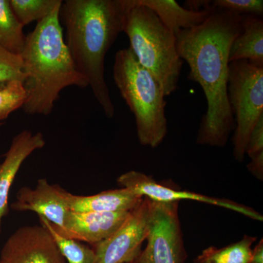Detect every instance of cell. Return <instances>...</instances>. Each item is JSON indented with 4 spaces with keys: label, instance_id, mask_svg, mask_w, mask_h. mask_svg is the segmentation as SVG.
<instances>
[{
    "label": "cell",
    "instance_id": "1",
    "mask_svg": "<svg viewBox=\"0 0 263 263\" xmlns=\"http://www.w3.org/2000/svg\"><path fill=\"white\" fill-rule=\"evenodd\" d=\"M242 15L213 9L200 25L180 31L176 48L187 63L188 79L201 86L207 102L196 142L202 146L223 147L235 129L228 96L230 48L241 30Z\"/></svg>",
    "mask_w": 263,
    "mask_h": 263
},
{
    "label": "cell",
    "instance_id": "2",
    "mask_svg": "<svg viewBox=\"0 0 263 263\" xmlns=\"http://www.w3.org/2000/svg\"><path fill=\"white\" fill-rule=\"evenodd\" d=\"M133 5V0H66L60 8L72 62L108 119L115 107L105 82V58L123 32Z\"/></svg>",
    "mask_w": 263,
    "mask_h": 263
},
{
    "label": "cell",
    "instance_id": "3",
    "mask_svg": "<svg viewBox=\"0 0 263 263\" xmlns=\"http://www.w3.org/2000/svg\"><path fill=\"white\" fill-rule=\"evenodd\" d=\"M61 7L37 22L26 36L20 54L26 95L22 108L28 115H49L62 90L69 86H88L64 41L60 21Z\"/></svg>",
    "mask_w": 263,
    "mask_h": 263
},
{
    "label": "cell",
    "instance_id": "4",
    "mask_svg": "<svg viewBox=\"0 0 263 263\" xmlns=\"http://www.w3.org/2000/svg\"><path fill=\"white\" fill-rule=\"evenodd\" d=\"M114 82L136 119L137 136L142 146L156 148L167 134L165 95L157 79L140 65L130 48L117 52Z\"/></svg>",
    "mask_w": 263,
    "mask_h": 263
},
{
    "label": "cell",
    "instance_id": "5",
    "mask_svg": "<svg viewBox=\"0 0 263 263\" xmlns=\"http://www.w3.org/2000/svg\"><path fill=\"white\" fill-rule=\"evenodd\" d=\"M123 32L140 65L157 79L166 97L179 87L183 60L176 48V35L147 7L133 0Z\"/></svg>",
    "mask_w": 263,
    "mask_h": 263
},
{
    "label": "cell",
    "instance_id": "6",
    "mask_svg": "<svg viewBox=\"0 0 263 263\" xmlns=\"http://www.w3.org/2000/svg\"><path fill=\"white\" fill-rule=\"evenodd\" d=\"M228 96L235 122L233 155L241 162L251 133L263 116V67L247 60L230 62Z\"/></svg>",
    "mask_w": 263,
    "mask_h": 263
},
{
    "label": "cell",
    "instance_id": "7",
    "mask_svg": "<svg viewBox=\"0 0 263 263\" xmlns=\"http://www.w3.org/2000/svg\"><path fill=\"white\" fill-rule=\"evenodd\" d=\"M179 202L151 200L146 247L133 263H185Z\"/></svg>",
    "mask_w": 263,
    "mask_h": 263
},
{
    "label": "cell",
    "instance_id": "8",
    "mask_svg": "<svg viewBox=\"0 0 263 263\" xmlns=\"http://www.w3.org/2000/svg\"><path fill=\"white\" fill-rule=\"evenodd\" d=\"M150 199L144 197L111 236L93 246L94 263H133L148 234Z\"/></svg>",
    "mask_w": 263,
    "mask_h": 263
},
{
    "label": "cell",
    "instance_id": "9",
    "mask_svg": "<svg viewBox=\"0 0 263 263\" xmlns=\"http://www.w3.org/2000/svg\"><path fill=\"white\" fill-rule=\"evenodd\" d=\"M117 182L122 188L127 189L129 191L143 197H147L153 201L179 202L181 200H194L239 213L253 220L262 221L263 219L262 216L259 212L247 205L227 199L216 198L191 192L174 190L157 182L151 176L138 171H129L121 175L118 178Z\"/></svg>",
    "mask_w": 263,
    "mask_h": 263
},
{
    "label": "cell",
    "instance_id": "10",
    "mask_svg": "<svg viewBox=\"0 0 263 263\" xmlns=\"http://www.w3.org/2000/svg\"><path fill=\"white\" fill-rule=\"evenodd\" d=\"M0 263H66L44 226H28L13 233L0 252Z\"/></svg>",
    "mask_w": 263,
    "mask_h": 263
},
{
    "label": "cell",
    "instance_id": "11",
    "mask_svg": "<svg viewBox=\"0 0 263 263\" xmlns=\"http://www.w3.org/2000/svg\"><path fill=\"white\" fill-rule=\"evenodd\" d=\"M131 212H70L61 228L51 224L65 238L95 246L115 233L127 220Z\"/></svg>",
    "mask_w": 263,
    "mask_h": 263
},
{
    "label": "cell",
    "instance_id": "12",
    "mask_svg": "<svg viewBox=\"0 0 263 263\" xmlns=\"http://www.w3.org/2000/svg\"><path fill=\"white\" fill-rule=\"evenodd\" d=\"M67 192L59 185L51 184L46 179H41L35 188H21L11 208L18 212L37 213L57 228H61L70 212L66 201Z\"/></svg>",
    "mask_w": 263,
    "mask_h": 263
},
{
    "label": "cell",
    "instance_id": "13",
    "mask_svg": "<svg viewBox=\"0 0 263 263\" xmlns=\"http://www.w3.org/2000/svg\"><path fill=\"white\" fill-rule=\"evenodd\" d=\"M45 145L46 141L42 133L33 134L31 131H22L13 138L9 149L4 155L5 160L0 164V231L2 221L9 212L10 188L21 166L33 152Z\"/></svg>",
    "mask_w": 263,
    "mask_h": 263
},
{
    "label": "cell",
    "instance_id": "14",
    "mask_svg": "<svg viewBox=\"0 0 263 263\" xmlns=\"http://www.w3.org/2000/svg\"><path fill=\"white\" fill-rule=\"evenodd\" d=\"M143 198L125 188L107 190L88 196L66 193L67 207L73 212H132Z\"/></svg>",
    "mask_w": 263,
    "mask_h": 263
},
{
    "label": "cell",
    "instance_id": "15",
    "mask_svg": "<svg viewBox=\"0 0 263 263\" xmlns=\"http://www.w3.org/2000/svg\"><path fill=\"white\" fill-rule=\"evenodd\" d=\"M247 60L263 67V20L256 15H242L241 30L230 48V62Z\"/></svg>",
    "mask_w": 263,
    "mask_h": 263
},
{
    "label": "cell",
    "instance_id": "16",
    "mask_svg": "<svg viewBox=\"0 0 263 263\" xmlns=\"http://www.w3.org/2000/svg\"><path fill=\"white\" fill-rule=\"evenodd\" d=\"M138 2L152 10L175 35L180 31L200 25L213 10L211 8L201 12L193 11L181 6L175 0H138Z\"/></svg>",
    "mask_w": 263,
    "mask_h": 263
},
{
    "label": "cell",
    "instance_id": "17",
    "mask_svg": "<svg viewBox=\"0 0 263 263\" xmlns=\"http://www.w3.org/2000/svg\"><path fill=\"white\" fill-rule=\"evenodd\" d=\"M257 238L245 235L240 241L218 249L209 247L194 260L195 263H250L252 246Z\"/></svg>",
    "mask_w": 263,
    "mask_h": 263
},
{
    "label": "cell",
    "instance_id": "18",
    "mask_svg": "<svg viewBox=\"0 0 263 263\" xmlns=\"http://www.w3.org/2000/svg\"><path fill=\"white\" fill-rule=\"evenodd\" d=\"M23 28L11 9L9 0H0V48L20 55L26 40Z\"/></svg>",
    "mask_w": 263,
    "mask_h": 263
},
{
    "label": "cell",
    "instance_id": "19",
    "mask_svg": "<svg viewBox=\"0 0 263 263\" xmlns=\"http://www.w3.org/2000/svg\"><path fill=\"white\" fill-rule=\"evenodd\" d=\"M39 219L41 226H44L51 233L59 250L68 263L95 262L94 249L83 242L62 236L53 230L49 221L41 216Z\"/></svg>",
    "mask_w": 263,
    "mask_h": 263
},
{
    "label": "cell",
    "instance_id": "20",
    "mask_svg": "<svg viewBox=\"0 0 263 263\" xmlns=\"http://www.w3.org/2000/svg\"><path fill=\"white\" fill-rule=\"evenodd\" d=\"M10 5L19 23L23 27L33 22L43 20L57 8L61 0H9Z\"/></svg>",
    "mask_w": 263,
    "mask_h": 263
},
{
    "label": "cell",
    "instance_id": "21",
    "mask_svg": "<svg viewBox=\"0 0 263 263\" xmlns=\"http://www.w3.org/2000/svg\"><path fill=\"white\" fill-rule=\"evenodd\" d=\"M25 98V91L21 81L0 84V123L15 110L22 108Z\"/></svg>",
    "mask_w": 263,
    "mask_h": 263
},
{
    "label": "cell",
    "instance_id": "22",
    "mask_svg": "<svg viewBox=\"0 0 263 263\" xmlns=\"http://www.w3.org/2000/svg\"><path fill=\"white\" fill-rule=\"evenodd\" d=\"M213 9L229 10L241 15H251L262 17V0H214L211 1Z\"/></svg>",
    "mask_w": 263,
    "mask_h": 263
},
{
    "label": "cell",
    "instance_id": "23",
    "mask_svg": "<svg viewBox=\"0 0 263 263\" xmlns=\"http://www.w3.org/2000/svg\"><path fill=\"white\" fill-rule=\"evenodd\" d=\"M23 80L22 57L0 48V84Z\"/></svg>",
    "mask_w": 263,
    "mask_h": 263
},
{
    "label": "cell",
    "instance_id": "24",
    "mask_svg": "<svg viewBox=\"0 0 263 263\" xmlns=\"http://www.w3.org/2000/svg\"><path fill=\"white\" fill-rule=\"evenodd\" d=\"M246 154L249 158L263 155V116L254 126L246 148Z\"/></svg>",
    "mask_w": 263,
    "mask_h": 263
},
{
    "label": "cell",
    "instance_id": "25",
    "mask_svg": "<svg viewBox=\"0 0 263 263\" xmlns=\"http://www.w3.org/2000/svg\"><path fill=\"white\" fill-rule=\"evenodd\" d=\"M250 163L247 165L249 172L257 179L262 181L263 179V155L252 157Z\"/></svg>",
    "mask_w": 263,
    "mask_h": 263
},
{
    "label": "cell",
    "instance_id": "26",
    "mask_svg": "<svg viewBox=\"0 0 263 263\" xmlns=\"http://www.w3.org/2000/svg\"><path fill=\"white\" fill-rule=\"evenodd\" d=\"M250 263H263V240L261 239L258 245L252 250Z\"/></svg>",
    "mask_w": 263,
    "mask_h": 263
},
{
    "label": "cell",
    "instance_id": "27",
    "mask_svg": "<svg viewBox=\"0 0 263 263\" xmlns=\"http://www.w3.org/2000/svg\"><path fill=\"white\" fill-rule=\"evenodd\" d=\"M193 263H195V262H193Z\"/></svg>",
    "mask_w": 263,
    "mask_h": 263
},
{
    "label": "cell",
    "instance_id": "28",
    "mask_svg": "<svg viewBox=\"0 0 263 263\" xmlns=\"http://www.w3.org/2000/svg\"><path fill=\"white\" fill-rule=\"evenodd\" d=\"M0 126H1V125H0Z\"/></svg>",
    "mask_w": 263,
    "mask_h": 263
}]
</instances>
